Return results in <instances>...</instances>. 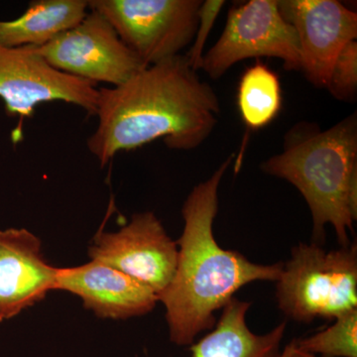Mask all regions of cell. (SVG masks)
<instances>
[{"mask_svg": "<svg viewBox=\"0 0 357 357\" xmlns=\"http://www.w3.org/2000/svg\"><path fill=\"white\" fill-rule=\"evenodd\" d=\"M220 100L185 56L148 66L126 83L98 89V126L86 146L100 166L119 152L163 139L169 149H196L213 132Z\"/></svg>", "mask_w": 357, "mask_h": 357, "instance_id": "6da1fadb", "label": "cell"}, {"mask_svg": "<svg viewBox=\"0 0 357 357\" xmlns=\"http://www.w3.org/2000/svg\"><path fill=\"white\" fill-rule=\"evenodd\" d=\"M234 155L208 180L199 183L183 204L184 229L178 238L175 274L158 301L166 309L169 337L178 347H190L217 324L215 312L234 294L256 281L276 282L283 263L251 262L236 250L220 248L213 234L218 213V190Z\"/></svg>", "mask_w": 357, "mask_h": 357, "instance_id": "7a4b0ae2", "label": "cell"}, {"mask_svg": "<svg viewBox=\"0 0 357 357\" xmlns=\"http://www.w3.org/2000/svg\"><path fill=\"white\" fill-rule=\"evenodd\" d=\"M261 169L301 192L311 211L312 243L323 244L331 225L340 246L351 244L357 220L356 114L326 130L309 122L296 124L281 153L263 162Z\"/></svg>", "mask_w": 357, "mask_h": 357, "instance_id": "3957f363", "label": "cell"}, {"mask_svg": "<svg viewBox=\"0 0 357 357\" xmlns=\"http://www.w3.org/2000/svg\"><path fill=\"white\" fill-rule=\"evenodd\" d=\"M276 283L280 311L297 323L335 319L357 310V245L326 250L301 243L283 263Z\"/></svg>", "mask_w": 357, "mask_h": 357, "instance_id": "277c9868", "label": "cell"}, {"mask_svg": "<svg viewBox=\"0 0 357 357\" xmlns=\"http://www.w3.org/2000/svg\"><path fill=\"white\" fill-rule=\"evenodd\" d=\"M201 0H89L145 66L181 55L192 44Z\"/></svg>", "mask_w": 357, "mask_h": 357, "instance_id": "5b68a950", "label": "cell"}, {"mask_svg": "<svg viewBox=\"0 0 357 357\" xmlns=\"http://www.w3.org/2000/svg\"><path fill=\"white\" fill-rule=\"evenodd\" d=\"M260 57L277 58L284 69L301 70L297 33L284 20L277 0H250L232 7L222 36L204 54L202 70L218 79L237 63Z\"/></svg>", "mask_w": 357, "mask_h": 357, "instance_id": "8992f818", "label": "cell"}, {"mask_svg": "<svg viewBox=\"0 0 357 357\" xmlns=\"http://www.w3.org/2000/svg\"><path fill=\"white\" fill-rule=\"evenodd\" d=\"M54 69L89 83H126L147 66L119 38L109 21L89 10L79 24L34 48Z\"/></svg>", "mask_w": 357, "mask_h": 357, "instance_id": "52a82bcc", "label": "cell"}, {"mask_svg": "<svg viewBox=\"0 0 357 357\" xmlns=\"http://www.w3.org/2000/svg\"><path fill=\"white\" fill-rule=\"evenodd\" d=\"M96 84L54 69L32 47L0 45V100L7 115L31 119L41 103L63 102L96 116Z\"/></svg>", "mask_w": 357, "mask_h": 357, "instance_id": "ba28073f", "label": "cell"}, {"mask_svg": "<svg viewBox=\"0 0 357 357\" xmlns=\"http://www.w3.org/2000/svg\"><path fill=\"white\" fill-rule=\"evenodd\" d=\"M89 256L93 261L128 275L159 296L175 274L178 245L154 213L143 211L134 213L130 222L117 231L96 234Z\"/></svg>", "mask_w": 357, "mask_h": 357, "instance_id": "9c48e42d", "label": "cell"}, {"mask_svg": "<svg viewBox=\"0 0 357 357\" xmlns=\"http://www.w3.org/2000/svg\"><path fill=\"white\" fill-rule=\"evenodd\" d=\"M279 9L299 42L301 70L317 88H328L337 56L357 37V14L337 0H283Z\"/></svg>", "mask_w": 357, "mask_h": 357, "instance_id": "30bf717a", "label": "cell"}, {"mask_svg": "<svg viewBox=\"0 0 357 357\" xmlns=\"http://www.w3.org/2000/svg\"><path fill=\"white\" fill-rule=\"evenodd\" d=\"M58 268L45 259L41 241L26 229H0V323L56 290Z\"/></svg>", "mask_w": 357, "mask_h": 357, "instance_id": "8fae6325", "label": "cell"}, {"mask_svg": "<svg viewBox=\"0 0 357 357\" xmlns=\"http://www.w3.org/2000/svg\"><path fill=\"white\" fill-rule=\"evenodd\" d=\"M56 290L81 298L86 309L103 319L144 316L159 302L151 289L93 260L79 266L58 268Z\"/></svg>", "mask_w": 357, "mask_h": 357, "instance_id": "7c38bea8", "label": "cell"}, {"mask_svg": "<svg viewBox=\"0 0 357 357\" xmlns=\"http://www.w3.org/2000/svg\"><path fill=\"white\" fill-rule=\"evenodd\" d=\"M251 303L234 297L222 307L215 328L190 345L191 357H279L286 321L257 335L248 328L246 314Z\"/></svg>", "mask_w": 357, "mask_h": 357, "instance_id": "4fadbf2b", "label": "cell"}, {"mask_svg": "<svg viewBox=\"0 0 357 357\" xmlns=\"http://www.w3.org/2000/svg\"><path fill=\"white\" fill-rule=\"evenodd\" d=\"M88 13L86 0L31 1L20 17L0 20V45L39 48L79 24Z\"/></svg>", "mask_w": 357, "mask_h": 357, "instance_id": "5bb4252c", "label": "cell"}, {"mask_svg": "<svg viewBox=\"0 0 357 357\" xmlns=\"http://www.w3.org/2000/svg\"><path fill=\"white\" fill-rule=\"evenodd\" d=\"M283 98L278 75L257 61L239 81L237 105L243 123L251 130L267 126L282 109Z\"/></svg>", "mask_w": 357, "mask_h": 357, "instance_id": "9a60e30c", "label": "cell"}, {"mask_svg": "<svg viewBox=\"0 0 357 357\" xmlns=\"http://www.w3.org/2000/svg\"><path fill=\"white\" fill-rule=\"evenodd\" d=\"M298 351L321 357H357V310L342 314L325 330L294 340Z\"/></svg>", "mask_w": 357, "mask_h": 357, "instance_id": "2e32d148", "label": "cell"}, {"mask_svg": "<svg viewBox=\"0 0 357 357\" xmlns=\"http://www.w3.org/2000/svg\"><path fill=\"white\" fill-rule=\"evenodd\" d=\"M338 100L352 102L357 93V42L347 45L333 65L328 88Z\"/></svg>", "mask_w": 357, "mask_h": 357, "instance_id": "e0dca14e", "label": "cell"}, {"mask_svg": "<svg viewBox=\"0 0 357 357\" xmlns=\"http://www.w3.org/2000/svg\"><path fill=\"white\" fill-rule=\"evenodd\" d=\"M225 4V1L223 0H206L202 2V6L199 7L198 27H197L196 34L192 40L189 53L185 55L188 63L196 72L202 69L206 40Z\"/></svg>", "mask_w": 357, "mask_h": 357, "instance_id": "ac0fdd59", "label": "cell"}, {"mask_svg": "<svg viewBox=\"0 0 357 357\" xmlns=\"http://www.w3.org/2000/svg\"><path fill=\"white\" fill-rule=\"evenodd\" d=\"M294 347H295V344H294L293 340L290 344H288L285 347H284L283 349H282L280 356H279V357H292Z\"/></svg>", "mask_w": 357, "mask_h": 357, "instance_id": "d6986e66", "label": "cell"}, {"mask_svg": "<svg viewBox=\"0 0 357 357\" xmlns=\"http://www.w3.org/2000/svg\"><path fill=\"white\" fill-rule=\"evenodd\" d=\"M294 344H295V342H294ZM292 357H321V356H314V354H307V352L298 351V349H296V347H294Z\"/></svg>", "mask_w": 357, "mask_h": 357, "instance_id": "ffe728a7", "label": "cell"}]
</instances>
